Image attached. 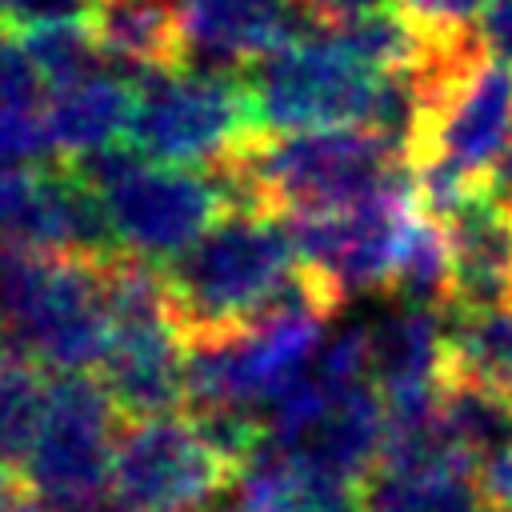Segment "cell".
<instances>
[{"label":"cell","instance_id":"cell-7","mask_svg":"<svg viewBox=\"0 0 512 512\" xmlns=\"http://www.w3.org/2000/svg\"><path fill=\"white\" fill-rule=\"evenodd\" d=\"M380 76L384 72L364 68L328 36L296 40L244 68L264 132H312L356 124L364 128Z\"/></svg>","mask_w":512,"mask_h":512},{"label":"cell","instance_id":"cell-26","mask_svg":"<svg viewBox=\"0 0 512 512\" xmlns=\"http://www.w3.org/2000/svg\"><path fill=\"white\" fill-rule=\"evenodd\" d=\"M96 0H0V32H32L44 24H88Z\"/></svg>","mask_w":512,"mask_h":512},{"label":"cell","instance_id":"cell-14","mask_svg":"<svg viewBox=\"0 0 512 512\" xmlns=\"http://www.w3.org/2000/svg\"><path fill=\"white\" fill-rule=\"evenodd\" d=\"M444 228L456 260L448 304L488 308L512 300V204L484 192L464 204Z\"/></svg>","mask_w":512,"mask_h":512},{"label":"cell","instance_id":"cell-2","mask_svg":"<svg viewBox=\"0 0 512 512\" xmlns=\"http://www.w3.org/2000/svg\"><path fill=\"white\" fill-rule=\"evenodd\" d=\"M300 256L284 216L232 208L164 264L172 320L188 344L248 328L284 300Z\"/></svg>","mask_w":512,"mask_h":512},{"label":"cell","instance_id":"cell-11","mask_svg":"<svg viewBox=\"0 0 512 512\" xmlns=\"http://www.w3.org/2000/svg\"><path fill=\"white\" fill-rule=\"evenodd\" d=\"M512 136V64L488 56L476 76L412 136L408 168L448 160L488 188V172Z\"/></svg>","mask_w":512,"mask_h":512},{"label":"cell","instance_id":"cell-12","mask_svg":"<svg viewBox=\"0 0 512 512\" xmlns=\"http://www.w3.org/2000/svg\"><path fill=\"white\" fill-rule=\"evenodd\" d=\"M188 48L212 72H244L256 60L316 36L300 0H180Z\"/></svg>","mask_w":512,"mask_h":512},{"label":"cell","instance_id":"cell-28","mask_svg":"<svg viewBox=\"0 0 512 512\" xmlns=\"http://www.w3.org/2000/svg\"><path fill=\"white\" fill-rule=\"evenodd\" d=\"M304 16L312 20V28L324 36V32H336L360 16H372L380 8H388V0H300Z\"/></svg>","mask_w":512,"mask_h":512},{"label":"cell","instance_id":"cell-31","mask_svg":"<svg viewBox=\"0 0 512 512\" xmlns=\"http://www.w3.org/2000/svg\"><path fill=\"white\" fill-rule=\"evenodd\" d=\"M488 192H492L496 200L512 204V136H508L504 152L496 156V164H492V172H488Z\"/></svg>","mask_w":512,"mask_h":512},{"label":"cell","instance_id":"cell-4","mask_svg":"<svg viewBox=\"0 0 512 512\" xmlns=\"http://www.w3.org/2000/svg\"><path fill=\"white\" fill-rule=\"evenodd\" d=\"M128 140L176 168H216L236 144L260 132L244 72H160L140 76Z\"/></svg>","mask_w":512,"mask_h":512},{"label":"cell","instance_id":"cell-10","mask_svg":"<svg viewBox=\"0 0 512 512\" xmlns=\"http://www.w3.org/2000/svg\"><path fill=\"white\" fill-rule=\"evenodd\" d=\"M100 384L124 420L188 412V340L172 320V304L112 316Z\"/></svg>","mask_w":512,"mask_h":512},{"label":"cell","instance_id":"cell-29","mask_svg":"<svg viewBox=\"0 0 512 512\" xmlns=\"http://www.w3.org/2000/svg\"><path fill=\"white\" fill-rule=\"evenodd\" d=\"M476 488H480V496H484L488 508L512 512V448L492 452V456L476 468Z\"/></svg>","mask_w":512,"mask_h":512},{"label":"cell","instance_id":"cell-8","mask_svg":"<svg viewBox=\"0 0 512 512\" xmlns=\"http://www.w3.org/2000/svg\"><path fill=\"white\" fill-rule=\"evenodd\" d=\"M236 476L192 416L120 424L112 460L116 512H208Z\"/></svg>","mask_w":512,"mask_h":512},{"label":"cell","instance_id":"cell-5","mask_svg":"<svg viewBox=\"0 0 512 512\" xmlns=\"http://www.w3.org/2000/svg\"><path fill=\"white\" fill-rule=\"evenodd\" d=\"M124 416L92 372H52L48 408L24 484L56 512H92L112 500V460Z\"/></svg>","mask_w":512,"mask_h":512},{"label":"cell","instance_id":"cell-13","mask_svg":"<svg viewBox=\"0 0 512 512\" xmlns=\"http://www.w3.org/2000/svg\"><path fill=\"white\" fill-rule=\"evenodd\" d=\"M372 340V384L384 396L388 412H416L432 408L440 396V312L404 308L388 312L380 324L368 328Z\"/></svg>","mask_w":512,"mask_h":512},{"label":"cell","instance_id":"cell-17","mask_svg":"<svg viewBox=\"0 0 512 512\" xmlns=\"http://www.w3.org/2000/svg\"><path fill=\"white\" fill-rule=\"evenodd\" d=\"M440 380H472L512 400V300L440 312Z\"/></svg>","mask_w":512,"mask_h":512},{"label":"cell","instance_id":"cell-25","mask_svg":"<svg viewBox=\"0 0 512 512\" xmlns=\"http://www.w3.org/2000/svg\"><path fill=\"white\" fill-rule=\"evenodd\" d=\"M492 0H396V8L428 36V40H456L476 32V20L484 16Z\"/></svg>","mask_w":512,"mask_h":512},{"label":"cell","instance_id":"cell-16","mask_svg":"<svg viewBox=\"0 0 512 512\" xmlns=\"http://www.w3.org/2000/svg\"><path fill=\"white\" fill-rule=\"evenodd\" d=\"M132 108H136V84L120 76L96 72L88 80L56 88L48 104V128L56 140V156L72 160L104 144L128 140Z\"/></svg>","mask_w":512,"mask_h":512},{"label":"cell","instance_id":"cell-20","mask_svg":"<svg viewBox=\"0 0 512 512\" xmlns=\"http://www.w3.org/2000/svg\"><path fill=\"white\" fill-rule=\"evenodd\" d=\"M436 412L448 436L476 460V468L492 452L512 448V400L496 388L472 380H440Z\"/></svg>","mask_w":512,"mask_h":512},{"label":"cell","instance_id":"cell-33","mask_svg":"<svg viewBox=\"0 0 512 512\" xmlns=\"http://www.w3.org/2000/svg\"><path fill=\"white\" fill-rule=\"evenodd\" d=\"M20 488H24V484H20V480H16V472H12V468H4V464H0V504H4V500H8V496H12V492H20Z\"/></svg>","mask_w":512,"mask_h":512},{"label":"cell","instance_id":"cell-9","mask_svg":"<svg viewBox=\"0 0 512 512\" xmlns=\"http://www.w3.org/2000/svg\"><path fill=\"white\" fill-rule=\"evenodd\" d=\"M116 248L144 260H176L192 248L224 212H232V196L212 168H152L140 164L124 180L100 192Z\"/></svg>","mask_w":512,"mask_h":512},{"label":"cell","instance_id":"cell-22","mask_svg":"<svg viewBox=\"0 0 512 512\" xmlns=\"http://www.w3.org/2000/svg\"><path fill=\"white\" fill-rule=\"evenodd\" d=\"M340 52L360 60L372 72H396V68H416L428 52V36L400 12V8H380L372 16H360L336 32H324Z\"/></svg>","mask_w":512,"mask_h":512},{"label":"cell","instance_id":"cell-19","mask_svg":"<svg viewBox=\"0 0 512 512\" xmlns=\"http://www.w3.org/2000/svg\"><path fill=\"white\" fill-rule=\"evenodd\" d=\"M364 512H484V496H480L472 472L376 468L364 480Z\"/></svg>","mask_w":512,"mask_h":512},{"label":"cell","instance_id":"cell-18","mask_svg":"<svg viewBox=\"0 0 512 512\" xmlns=\"http://www.w3.org/2000/svg\"><path fill=\"white\" fill-rule=\"evenodd\" d=\"M452 276H456V260H452L448 228L420 208L404 232V248H400L388 292L404 308L444 312L452 300Z\"/></svg>","mask_w":512,"mask_h":512},{"label":"cell","instance_id":"cell-3","mask_svg":"<svg viewBox=\"0 0 512 512\" xmlns=\"http://www.w3.org/2000/svg\"><path fill=\"white\" fill-rule=\"evenodd\" d=\"M112 344L104 256L0 240V348L52 372H92Z\"/></svg>","mask_w":512,"mask_h":512},{"label":"cell","instance_id":"cell-21","mask_svg":"<svg viewBox=\"0 0 512 512\" xmlns=\"http://www.w3.org/2000/svg\"><path fill=\"white\" fill-rule=\"evenodd\" d=\"M48 384L52 376H44L36 360L0 348V464L12 472L32 452L48 408Z\"/></svg>","mask_w":512,"mask_h":512},{"label":"cell","instance_id":"cell-23","mask_svg":"<svg viewBox=\"0 0 512 512\" xmlns=\"http://www.w3.org/2000/svg\"><path fill=\"white\" fill-rule=\"evenodd\" d=\"M20 44L52 92L96 76V64L104 56L96 36H92V24H44V28L24 32Z\"/></svg>","mask_w":512,"mask_h":512},{"label":"cell","instance_id":"cell-1","mask_svg":"<svg viewBox=\"0 0 512 512\" xmlns=\"http://www.w3.org/2000/svg\"><path fill=\"white\" fill-rule=\"evenodd\" d=\"M400 168L396 152L372 128H312V132H252L212 172L224 180L232 208L268 216L340 212L368 200Z\"/></svg>","mask_w":512,"mask_h":512},{"label":"cell","instance_id":"cell-24","mask_svg":"<svg viewBox=\"0 0 512 512\" xmlns=\"http://www.w3.org/2000/svg\"><path fill=\"white\" fill-rule=\"evenodd\" d=\"M52 156H56V140L48 128V108L0 104V168H40Z\"/></svg>","mask_w":512,"mask_h":512},{"label":"cell","instance_id":"cell-30","mask_svg":"<svg viewBox=\"0 0 512 512\" xmlns=\"http://www.w3.org/2000/svg\"><path fill=\"white\" fill-rule=\"evenodd\" d=\"M476 36L488 56L512 64V0H492L476 20Z\"/></svg>","mask_w":512,"mask_h":512},{"label":"cell","instance_id":"cell-32","mask_svg":"<svg viewBox=\"0 0 512 512\" xmlns=\"http://www.w3.org/2000/svg\"><path fill=\"white\" fill-rule=\"evenodd\" d=\"M0 512H56V508H48L36 492H28V484L20 488V492H12L4 504H0Z\"/></svg>","mask_w":512,"mask_h":512},{"label":"cell","instance_id":"cell-34","mask_svg":"<svg viewBox=\"0 0 512 512\" xmlns=\"http://www.w3.org/2000/svg\"><path fill=\"white\" fill-rule=\"evenodd\" d=\"M208 512H244V504H240V500L232 496V500H216V504H212Z\"/></svg>","mask_w":512,"mask_h":512},{"label":"cell","instance_id":"cell-27","mask_svg":"<svg viewBox=\"0 0 512 512\" xmlns=\"http://www.w3.org/2000/svg\"><path fill=\"white\" fill-rule=\"evenodd\" d=\"M44 76L24 52V44L0 32V104H44Z\"/></svg>","mask_w":512,"mask_h":512},{"label":"cell","instance_id":"cell-15","mask_svg":"<svg viewBox=\"0 0 512 512\" xmlns=\"http://www.w3.org/2000/svg\"><path fill=\"white\" fill-rule=\"evenodd\" d=\"M92 36L100 52L140 76L184 72L192 48L180 0H96Z\"/></svg>","mask_w":512,"mask_h":512},{"label":"cell","instance_id":"cell-6","mask_svg":"<svg viewBox=\"0 0 512 512\" xmlns=\"http://www.w3.org/2000/svg\"><path fill=\"white\" fill-rule=\"evenodd\" d=\"M420 212L412 168H400L368 200L340 212H300L284 216L300 264L320 280V288L344 304L356 292L392 288L404 232Z\"/></svg>","mask_w":512,"mask_h":512}]
</instances>
